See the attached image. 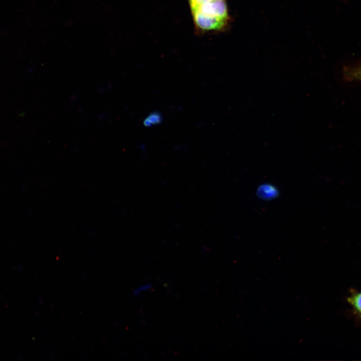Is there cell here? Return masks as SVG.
I'll list each match as a JSON object with an SVG mask.
<instances>
[{
  "instance_id": "6da1fadb",
  "label": "cell",
  "mask_w": 361,
  "mask_h": 361,
  "mask_svg": "<svg viewBox=\"0 0 361 361\" xmlns=\"http://www.w3.org/2000/svg\"><path fill=\"white\" fill-rule=\"evenodd\" d=\"M195 24L205 31L218 30L226 24L225 0H188Z\"/></svg>"
},
{
  "instance_id": "7a4b0ae2",
  "label": "cell",
  "mask_w": 361,
  "mask_h": 361,
  "mask_svg": "<svg viewBox=\"0 0 361 361\" xmlns=\"http://www.w3.org/2000/svg\"><path fill=\"white\" fill-rule=\"evenodd\" d=\"M278 192L277 189L272 185L264 184L260 186L257 189V195L264 200H269L276 198Z\"/></svg>"
},
{
  "instance_id": "3957f363",
  "label": "cell",
  "mask_w": 361,
  "mask_h": 361,
  "mask_svg": "<svg viewBox=\"0 0 361 361\" xmlns=\"http://www.w3.org/2000/svg\"><path fill=\"white\" fill-rule=\"evenodd\" d=\"M346 300L351 306L354 313L361 317V291L351 289Z\"/></svg>"
},
{
  "instance_id": "277c9868",
  "label": "cell",
  "mask_w": 361,
  "mask_h": 361,
  "mask_svg": "<svg viewBox=\"0 0 361 361\" xmlns=\"http://www.w3.org/2000/svg\"><path fill=\"white\" fill-rule=\"evenodd\" d=\"M162 120L161 114L158 112H152L144 119L143 124L146 127H151L159 124Z\"/></svg>"
},
{
  "instance_id": "5b68a950",
  "label": "cell",
  "mask_w": 361,
  "mask_h": 361,
  "mask_svg": "<svg viewBox=\"0 0 361 361\" xmlns=\"http://www.w3.org/2000/svg\"><path fill=\"white\" fill-rule=\"evenodd\" d=\"M151 288V285L150 284H144L141 285L140 286L137 287L133 291V294L135 296H138L142 292H145Z\"/></svg>"
},
{
  "instance_id": "8992f818",
  "label": "cell",
  "mask_w": 361,
  "mask_h": 361,
  "mask_svg": "<svg viewBox=\"0 0 361 361\" xmlns=\"http://www.w3.org/2000/svg\"><path fill=\"white\" fill-rule=\"evenodd\" d=\"M352 76L354 79L361 81V68L357 69L353 71Z\"/></svg>"
}]
</instances>
